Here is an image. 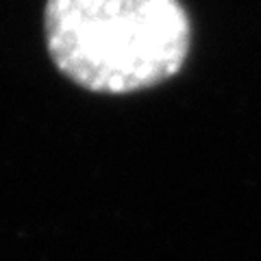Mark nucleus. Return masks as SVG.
Returning a JSON list of instances; mask_svg holds the SVG:
<instances>
[{"instance_id":"1","label":"nucleus","mask_w":261,"mask_h":261,"mask_svg":"<svg viewBox=\"0 0 261 261\" xmlns=\"http://www.w3.org/2000/svg\"><path fill=\"white\" fill-rule=\"evenodd\" d=\"M178 0H48L46 42L76 85L128 94L172 79L190 53Z\"/></svg>"}]
</instances>
